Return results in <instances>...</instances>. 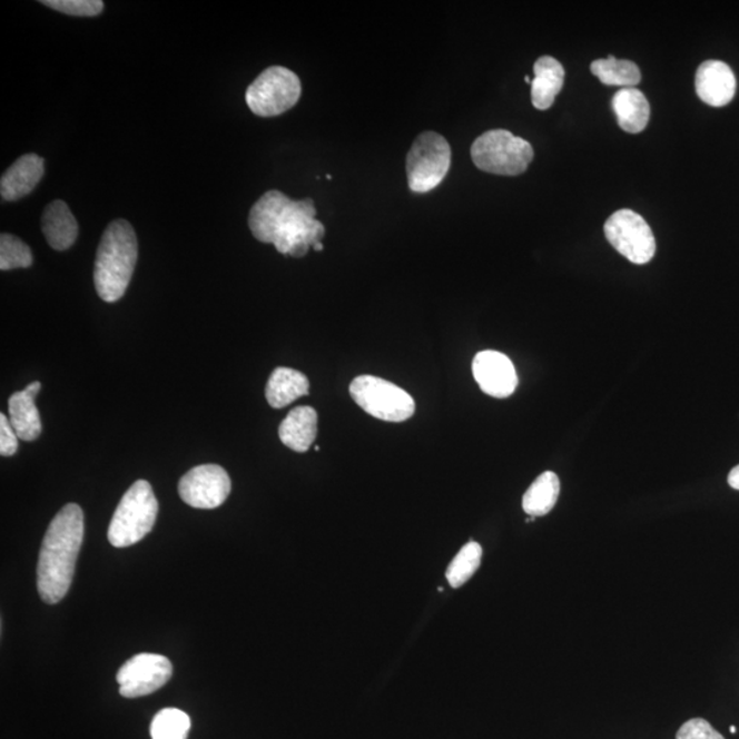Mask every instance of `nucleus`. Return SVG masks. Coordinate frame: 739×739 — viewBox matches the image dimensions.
Listing matches in <instances>:
<instances>
[{"label": "nucleus", "mask_w": 739, "mask_h": 739, "mask_svg": "<svg viewBox=\"0 0 739 739\" xmlns=\"http://www.w3.org/2000/svg\"><path fill=\"white\" fill-rule=\"evenodd\" d=\"M607 240L625 259L635 265H646L653 259L656 240L651 226L633 210H619L607 219Z\"/></svg>", "instance_id": "obj_9"}, {"label": "nucleus", "mask_w": 739, "mask_h": 739, "mask_svg": "<svg viewBox=\"0 0 739 739\" xmlns=\"http://www.w3.org/2000/svg\"><path fill=\"white\" fill-rule=\"evenodd\" d=\"M590 70L605 86L635 88L641 81V70L628 59L608 57L590 65Z\"/></svg>", "instance_id": "obj_22"}, {"label": "nucleus", "mask_w": 739, "mask_h": 739, "mask_svg": "<svg viewBox=\"0 0 739 739\" xmlns=\"http://www.w3.org/2000/svg\"><path fill=\"white\" fill-rule=\"evenodd\" d=\"M159 504L150 482L136 481L119 502L107 532L110 544L127 548L137 544L151 532L157 522Z\"/></svg>", "instance_id": "obj_4"}, {"label": "nucleus", "mask_w": 739, "mask_h": 739, "mask_svg": "<svg viewBox=\"0 0 739 739\" xmlns=\"http://www.w3.org/2000/svg\"><path fill=\"white\" fill-rule=\"evenodd\" d=\"M619 127L628 134H641L651 117V106L640 89L622 88L612 99Z\"/></svg>", "instance_id": "obj_19"}, {"label": "nucleus", "mask_w": 739, "mask_h": 739, "mask_svg": "<svg viewBox=\"0 0 739 739\" xmlns=\"http://www.w3.org/2000/svg\"><path fill=\"white\" fill-rule=\"evenodd\" d=\"M314 201L292 200L278 190H269L249 211L248 225L256 240L273 244L279 254L303 258L325 237Z\"/></svg>", "instance_id": "obj_1"}, {"label": "nucleus", "mask_w": 739, "mask_h": 739, "mask_svg": "<svg viewBox=\"0 0 739 739\" xmlns=\"http://www.w3.org/2000/svg\"><path fill=\"white\" fill-rule=\"evenodd\" d=\"M727 481H729V485L732 489H736V491H739V464H738L737 467H735L730 471L729 479H727Z\"/></svg>", "instance_id": "obj_29"}, {"label": "nucleus", "mask_w": 739, "mask_h": 739, "mask_svg": "<svg viewBox=\"0 0 739 739\" xmlns=\"http://www.w3.org/2000/svg\"><path fill=\"white\" fill-rule=\"evenodd\" d=\"M302 82L294 71L283 67L266 69L246 92V100L254 115L276 117L299 101Z\"/></svg>", "instance_id": "obj_8"}, {"label": "nucleus", "mask_w": 739, "mask_h": 739, "mask_svg": "<svg viewBox=\"0 0 739 739\" xmlns=\"http://www.w3.org/2000/svg\"><path fill=\"white\" fill-rule=\"evenodd\" d=\"M40 390L41 384L35 381L26 390L13 393L9 398V421L20 440L35 441L40 437L41 421L35 403Z\"/></svg>", "instance_id": "obj_15"}, {"label": "nucleus", "mask_w": 739, "mask_h": 739, "mask_svg": "<svg viewBox=\"0 0 739 739\" xmlns=\"http://www.w3.org/2000/svg\"><path fill=\"white\" fill-rule=\"evenodd\" d=\"M190 718L177 708H166L155 715L151 723L152 739H187Z\"/></svg>", "instance_id": "obj_24"}, {"label": "nucleus", "mask_w": 739, "mask_h": 739, "mask_svg": "<svg viewBox=\"0 0 739 739\" xmlns=\"http://www.w3.org/2000/svg\"><path fill=\"white\" fill-rule=\"evenodd\" d=\"M735 71L722 61H706L696 75V91L704 104L712 107L729 105L736 97Z\"/></svg>", "instance_id": "obj_13"}, {"label": "nucleus", "mask_w": 739, "mask_h": 739, "mask_svg": "<svg viewBox=\"0 0 739 739\" xmlns=\"http://www.w3.org/2000/svg\"><path fill=\"white\" fill-rule=\"evenodd\" d=\"M309 381L297 370L277 367L267 381L266 398L273 408H284L297 398L307 396Z\"/></svg>", "instance_id": "obj_20"}, {"label": "nucleus", "mask_w": 739, "mask_h": 739, "mask_svg": "<svg viewBox=\"0 0 739 739\" xmlns=\"http://www.w3.org/2000/svg\"><path fill=\"white\" fill-rule=\"evenodd\" d=\"M313 248H314V252H318V253L322 252V249H324V247H322V243L315 244V246Z\"/></svg>", "instance_id": "obj_30"}, {"label": "nucleus", "mask_w": 739, "mask_h": 739, "mask_svg": "<svg viewBox=\"0 0 739 739\" xmlns=\"http://www.w3.org/2000/svg\"><path fill=\"white\" fill-rule=\"evenodd\" d=\"M524 81H526V82H528V85H532V81H533V80H532V79H530V77H529V76H526V77H524Z\"/></svg>", "instance_id": "obj_31"}, {"label": "nucleus", "mask_w": 739, "mask_h": 739, "mask_svg": "<svg viewBox=\"0 0 739 739\" xmlns=\"http://www.w3.org/2000/svg\"><path fill=\"white\" fill-rule=\"evenodd\" d=\"M473 374L482 392L496 398H506L515 392L518 374L514 363L497 351H482L473 362Z\"/></svg>", "instance_id": "obj_12"}, {"label": "nucleus", "mask_w": 739, "mask_h": 739, "mask_svg": "<svg viewBox=\"0 0 739 739\" xmlns=\"http://www.w3.org/2000/svg\"><path fill=\"white\" fill-rule=\"evenodd\" d=\"M560 494L559 476L552 471H545L528 489L523 496V510L530 516H544L550 514L556 505Z\"/></svg>", "instance_id": "obj_21"}, {"label": "nucleus", "mask_w": 739, "mask_h": 739, "mask_svg": "<svg viewBox=\"0 0 739 739\" xmlns=\"http://www.w3.org/2000/svg\"><path fill=\"white\" fill-rule=\"evenodd\" d=\"M318 415L312 407H297L290 411L279 425V440L295 452H307L317 439Z\"/></svg>", "instance_id": "obj_17"}, {"label": "nucleus", "mask_w": 739, "mask_h": 739, "mask_svg": "<svg viewBox=\"0 0 739 739\" xmlns=\"http://www.w3.org/2000/svg\"><path fill=\"white\" fill-rule=\"evenodd\" d=\"M354 402L374 418L385 422H404L415 413L414 398L390 381L361 375L351 383Z\"/></svg>", "instance_id": "obj_6"}, {"label": "nucleus", "mask_w": 739, "mask_h": 739, "mask_svg": "<svg viewBox=\"0 0 739 739\" xmlns=\"http://www.w3.org/2000/svg\"><path fill=\"white\" fill-rule=\"evenodd\" d=\"M471 158L482 171L499 176H520L534 158L529 141L510 130L494 129L481 135L471 147Z\"/></svg>", "instance_id": "obj_5"}, {"label": "nucleus", "mask_w": 739, "mask_h": 739, "mask_svg": "<svg viewBox=\"0 0 739 739\" xmlns=\"http://www.w3.org/2000/svg\"><path fill=\"white\" fill-rule=\"evenodd\" d=\"M563 65L552 57H541L534 63L532 101L535 109L548 110L564 86Z\"/></svg>", "instance_id": "obj_18"}, {"label": "nucleus", "mask_w": 739, "mask_h": 739, "mask_svg": "<svg viewBox=\"0 0 739 739\" xmlns=\"http://www.w3.org/2000/svg\"><path fill=\"white\" fill-rule=\"evenodd\" d=\"M730 731L732 732V735H736V732H737V727H736V726H731V727H730Z\"/></svg>", "instance_id": "obj_32"}, {"label": "nucleus", "mask_w": 739, "mask_h": 739, "mask_svg": "<svg viewBox=\"0 0 739 739\" xmlns=\"http://www.w3.org/2000/svg\"><path fill=\"white\" fill-rule=\"evenodd\" d=\"M139 256L132 225L125 219L107 226L95 260V288L101 300L116 303L125 295Z\"/></svg>", "instance_id": "obj_3"}, {"label": "nucleus", "mask_w": 739, "mask_h": 739, "mask_svg": "<svg viewBox=\"0 0 739 739\" xmlns=\"http://www.w3.org/2000/svg\"><path fill=\"white\" fill-rule=\"evenodd\" d=\"M41 230L51 248L56 252H67L79 236V224L67 203L56 200L46 207L41 217Z\"/></svg>", "instance_id": "obj_16"}, {"label": "nucleus", "mask_w": 739, "mask_h": 739, "mask_svg": "<svg viewBox=\"0 0 739 739\" xmlns=\"http://www.w3.org/2000/svg\"><path fill=\"white\" fill-rule=\"evenodd\" d=\"M171 676L173 666L165 656L136 654L117 673L119 693L127 699H139L164 688Z\"/></svg>", "instance_id": "obj_10"}, {"label": "nucleus", "mask_w": 739, "mask_h": 739, "mask_svg": "<svg viewBox=\"0 0 739 739\" xmlns=\"http://www.w3.org/2000/svg\"><path fill=\"white\" fill-rule=\"evenodd\" d=\"M41 4L76 17H97L105 9V3L100 0H45Z\"/></svg>", "instance_id": "obj_26"}, {"label": "nucleus", "mask_w": 739, "mask_h": 739, "mask_svg": "<svg viewBox=\"0 0 739 739\" xmlns=\"http://www.w3.org/2000/svg\"><path fill=\"white\" fill-rule=\"evenodd\" d=\"M32 264V252L26 243L13 235L0 236V270L27 269Z\"/></svg>", "instance_id": "obj_25"}, {"label": "nucleus", "mask_w": 739, "mask_h": 739, "mask_svg": "<svg viewBox=\"0 0 739 739\" xmlns=\"http://www.w3.org/2000/svg\"><path fill=\"white\" fill-rule=\"evenodd\" d=\"M18 451V436L11 423L4 414H0V455L13 456Z\"/></svg>", "instance_id": "obj_28"}, {"label": "nucleus", "mask_w": 739, "mask_h": 739, "mask_svg": "<svg viewBox=\"0 0 739 739\" xmlns=\"http://www.w3.org/2000/svg\"><path fill=\"white\" fill-rule=\"evenodd\" d=\"M85 540V514L70 503L53 518L45 535L38 563V590L47 604H57L73 582L77 558Z\"/></svg>", "instance_id": "obj_2"}, {"label": "nucleus", "mask_w": 739, "mask_h": 739, "mask_svg": "<svg viewBox=\"0 0 739 739\" xmlns=\"http://www.w3.org/2000/svg\"><path fill=\"white\" fill-rule=\"evenodd\" d=\"M451 168V147L436 132L422 134L407 155L408 187L415 194L437 188Z\"/></svg>", "instance_id": "obj_7"}, {"label": "nucleus", "mask_w": 739, "mask_h": 739, "mask_svg": "<svg viewBox=\"0 0 739 739\" xmlns=\"http://www.w3.org/2000/svg\"><path fill=\"white\" fill-rule=\"evenodd\" d=\"M45 175V159L36 154L18 158L0 180V195L6 201L22 199L38 187Z\"/></svg>", "instance_id": "obj_14"}, {"label": "nucleus", "mask_w": 739, "mask_h": 739, "mask_svg": "<svg viewBox=\"0 0 739 739\" xmlns=\"http://www.w3.org/2000/svg\"><path fill=\"white\" fill-rule=\"evenodd\" d=\"M231 482L226 470L218 464H201L189 470L178 484L184 503L194 509H218L229 497Z\"/></svg>", "instance_id": "obj_11"}, {"label": "nucleus", "mask_w": 739, "mask_h": 739, "mask_svg": "<svg viewBox=\"0 0 739 739\" xmlns=\"http://www.w3.org/2000/svg\"><path fill=\"white\" fill-rule=\"evenodd\" d=\"M677 739H725L704 719H691L677 732Z\"/></svg>", "instance_id": "obj_27"}, {"label": "nucleus", "mask_w": 739, "mask_h": 739, "mask_svg": "<svg viewBox=\"0 0 739 739\" xmlns=\"http://www.w3.org/2000/svg\"><path fill=\"white\" fill-rule=\"evenodd\" d=\"M481 559L482 548L479 542L471 541L464 545L446 570L450 585L455 589L463 587L479 570Z\"/></svg>", "instance_id": "obj_23"}]
</instances>
